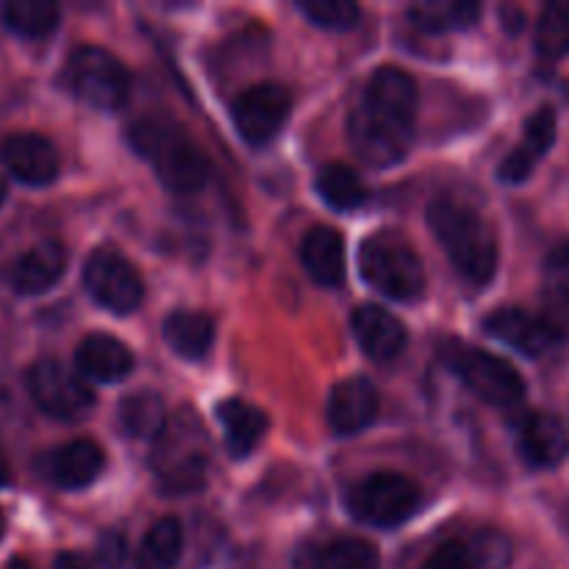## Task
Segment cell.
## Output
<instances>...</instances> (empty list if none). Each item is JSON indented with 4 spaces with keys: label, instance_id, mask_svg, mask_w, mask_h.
Returning a JSON list of instances; mask_svg holds the SVG:
<instances>
[{
    "label": "cell",
    "instance_id": "cell-36",
    "mask_svg": "<svg viewBox=\"0 0 569 569\" xmlns=\"http://www.w3.org/2000/svg\"><path fill=\"white\" fill-rule=\"evenodd\" d=\"M100 567L103 569H120L122 561H126V539L117 537V533H106L100 539Z\"/></svg>",
    "mask_w": 569,
    "mask_h": 569
},
{
    "label": "cell",
    "instance_id": "cell-37",
    "mask_svg": "<svg viewBox=\"0 0 569 569\" xmlns=\"http://www.w3.org/2000/svg\"><path fill=\"white\" fill-rule=\"evenodd\" d=\"M53 569H94L92 561L83 559L81 553H61L59 559L53 561Z\"/></svg>",
    "mask_w": 569,
    "mask_h": 569
},
{
    "label": "cell",
    "instance_id": "cell-33",
    "mask_svg": "<svg viewBox=\"0 0 569 569\" xmlns=\"http://www.w3.org/2000/svg\"><path fill=\"white\" fill-rule=\"evenodd\" d=\"M298 9L315 26L328 28V31H350L359 22V6L353 0H303Z\"/></svg>",
    "mask_w": 569,
    "mask_h": 569
},
{
    "label": "cell",
    "instance_id": "cell-5",
    "mask_svg": "<svg viewBox=\"0 0 569 569\" xmlns=\"http://www.w3.org/2000/svg\"><path fill=\"white\" fill-rule=\"evenodd\" d=\"M361 278L392 300H417L426 289V270L415 250L392 237H372L361 244Z\"/></svg>",
    "mask_w": 569,
    "mask_h": 569
},
{
    "label": "cell",
    "instance_id": "cell-26",
    "mask_svg": "<svg viewBox=\"0 0 569 569\" xmlns=\"http://www.w3.org/2000/svg\"><path fill=\"white\" fill-rule=\"evenodd\" d=\"M481 6L472 0H428V3L411 6L409 17L420 31L426 33H450L467 31L478 22Z\"/></svg>",
    "mask_w": 569,
    "mask_h": 569
},
{
    "label": "cell",
    "instance_id": "cell-15",
    "mask_svg": "<svg viewBox=\"0 0 569 569\" xmlns=\"http://www.w3.org/2000/svg\"><path fill=\"white\" fill-rule=\"evenodd\" d=\"M483 328H487L489 337L520 350L528 359H539V356H545L559 345L548 322L526 309H498L495 315L487 317Z\"/></svg>",
    "mask_w": 569,
    "mask_h": 569
},
{
    "label": "cell",
    "instance_id": "cell-13",
    "mask_svg": "<svg viewBox=\"0 0 569 569\" xmlns=\"http://www.w3.org/2000/svg\"><path fill=\"white\" fill-rule=\"evenodd\" d=\"M517 448L531 467L550 470L569 456V428L548 411H531L517 422Z\"/></svg>",
    "mask_w": 569,
    "mask_h": 569
},
{
    "label": "cell",
    "instance_id": "cell-35",
    "mask_svg": "<svg viewBox=\"0 0 569 569\" xmlns=\"http://www.w3.org/2000/svg\"><path fill=\"white\" fill-rule=\"evenodd\" d=\"M422 569H476V565L465 542H448L428 556Z\"/></svg>",
    "mask_w": 569,
    "mask_h": 569
},
{
    "label": "cell",
    "instance_id": "cell-19",
    "mask_svg": "<svg viewBox=\"0 0 569 569\" xmlns=\"http://www.w3.org/2000/svg\"><path fill=\"white\" fill-rule=\"evenodd\" d=\"M353 333L372 361H395L406 350L409 333L395 315L381 306H359L353 315Z\"/></svg>",
    "mask_w": 569,
    "mask_h": 569
},
{
    "label": "cell",
    "instance_id": "cell-25",
    "mask_svg": "<svg viewBox=\"0 0 569 569\" xmlns=\"http://www.w3.org/2000/svg\"><path fill=\"white\" fill-rule=\"evenodd\" d=\"M542 317L556 339L569 337V248L553 250L548 259V283L542 292Z\"/></svg>",
    "mask_w": 569,
    "mask_h": 569
},
{
    "label": "cell",
    "instance_id": "cell-2",
    "mask_svg": "<svg viewBox=\"0 0 569 569\" xmlns=\"http://www.w3.org/2000/svg\"><path fill=\"white\" fill-rule=\"evenodd\" d=\"M131 144L144 161L156 170L159 181L176 194H192L209 178L206 156L167 122L144 120L131 128Z\"/></svg>",
    "mask_w": 569,
    "mask_h": 569
},
{
    "label": "cell",
    "instance_id": "cell-34",
    "mask_svg": "<svg viewBox=\"0 0 569 569\" xmlns=\"http://www.w3.org/2000/svg\"><path fill=\"white\" fill-rule=\"evenodd\" d=\"M476 569H506L511 561V545L503 533L483 531L467 545Z\"/></svg>",
    "mask_w": 569,
    "mask_h": 569
},
{
    "label": "cell",
    "instance_id": "cell-22",
    "mask_svg": "<svg viewBox=\"0 0 569 569\" xmlns=\"http://www.w3.org/2000/svg\"><path fill=\"white\" fill-rule=\"evenodd\" d=\"M365 103L389 111V114L400 117V120L417 122L420 94H417V83L409 72L398 70V67H381L370 78V83H367Z\"/></svg>",
    "mask_w": 569,
    "mask_h": 569
},
{
    "label": "cell",
    "instance_id": "cell-11",
    "mask_svg": "<svg viewBox=\"0 0 569 569\" xmlns=\"http://www.w3.org/2000/svg\"><path fill=\"white\" fill-rule=\"evenodd\" d=\"M289 111H292V94L283 83H256L244 89L233 103V126L244 142L264 144L281 131L283 122L289 120Z\"/></svg>",
    "mask_w": 569,
    "mask_h": 569
},
{
    "label": "cell",
    "instance_id": "cell-32",
    "mask_svg": "<svg viewBox=\"0 0 569 569\" xmlns=\"http://www.w3.org/2000/svg\"><path fill=\"white\" fill-rule=\"evenodd\" d=\"M315 569H381V556L365 539H339L320 550Z\"/></svg>",
    "mask_w": 569,
    "mask_h": 569
},
{
    "label": "cell",
    "instance_id": "cell-14",
    "mask_svg": "<svg viewBox=\"0 0 569 569\" xmlns=\"http://www.w3.org/2000/svg\"><path fill=\"white\" fill-rule=\"evenodd\" d=\"M378 389L367 378H345L328 392V426L339 437L370 428L378 417Z\"/></svg>",
    "mask_w": 569,
    "mask_h": 569
},
{
    "label": "cell",
    "instance_id": "cell-18",
    "mask_svg": "<svg viewBox=\"0 0 569 569\" xmlns=\"http://www.w3.org/2000/svg\"><path fill=\"white\" fill-rule=\"evenodd\" d=\"M103 450L92 439H76L44 456L42 470L56 487L72 492V489L89 487L103 472Z\"/></svg>",
    "mask_w": 569,
    "mask_h": 569
},
{
    "label": "cell",
    "instance_id": "cell-41",
    "mask_svg": "<svg viewBox=\"0 0 569 569\" xmlns=\"http://www.w3.org/2000/svg\"><path fill=\"white\" fill-rule=\"evenodd\" d=\"M3 531H6V520H3V515H0V537H3Z\"/></svg>",
    "mask_w": 569,
    "mask_h": 569
},
{
    "label": "cell",
    "instance_id": "cell-31",
    "mask_svg": "<svg viewBox=\"0 0 569 569\" xmlns=\"http://www.w3.org/2000/svg\"><path fill=\"white\" fill-rule=\"evenodd\" d=\"M537 50L545 59L569 56V0H553L537 22Z\"/></svg>",
    "mask_w": 569,
    "mask_h": 569
},
{
    "label": "cell",
    "instance_id": "cell-3",
    "mask_svg": "<svg viewBox=\"0 0 569 569\" xmlns=\"http://www.w3.org/2000/svg\"><path fill=\"white\" fill-rule=\"evenodd\" d=\"M442 359L472 395L489 406H515L526 398V381L511 361L467 342H448Z\"/></svg>",
    "mask_w": 569,
    "mask_h": 569
},
{
    "label": "cell",
    "instance_id": "cell-6",
    "mask_svg": "<svg viewBox=\"0 0 569 569\" xmlns=\"http://www.w3.org/2000/svg\"><path fill=\"white\" fill-rule=\"evenodd\" d=\"M64 83L76 98L103 111L120 109L131 92V76L126 64L114 53L94 44H83L70 56Z\"/></svg>",
    "mask_w": 569,
    "mask_h": 569
},
{
    "label": "cell",
    "instance_id": "cell-40",
    "mask_svg": "<svg viewBox=\"0 0 569 569\" xmlns=\"http://www.w3.org/2000/svg\"><path fill=\"white\" fill-rule=\"evenodd\" d=\"M6 194H9V187H6V181H3V178H0V206H3Z\"/></svg>",
    "mask_w": 569,
    "mask_h": 569
},
{
    "label": "cell",
    "instance_id": "cell-23",
    "mask_svg": "<svg viewBox=\"0 0 569 569\" xmlns=\"http://www.w3.org/2000/svg\"><path fill=\"white\" fill-rule=\"evenodd\" d=\"M217 420H220L226 445L231 456H248L267 433L264 411L250 406L248 400L228 398L217 406Z\"/></svg>",
    "mask_w": 569,
    "mask_h": 569
},
{
    "label": "cell",
    "instance_id": "cell-17",
    "mask_svg": "<svg viewBox=\"0 0 569 569\" xmlns=\"http://www.w3.org/2000/svg\"><path fill=\"white\" fill-rule=\"evenodd\" d=\"M556 111L553 106H542L539 111H533L531 120L526 122V133H522V142L500 161L498 178L506 183H522L531 178V172L537 170V164L542 161V156L553 148L556 142Z\"/></svg>",
    "mask_w": 569,
    "mask_h": 569
},
{
    "label": "cell",
    "instance_id": "cell-28",
    "mask_svg": "<svg viewBox=\"0 0 569 569\" xmlns=\"http://www.w3.org/2000/svg\"><path fill=\"white\" fill-rule=\"evenodd\" d=\"M3 22L17 37H48L59 26V6L53 0H11L3 6Z\"/></svg>",
    "mask_w": 569,
    "mask_h": 569
},
{
    "label": "cell",
    "instance_id": "cell-38",
    "mask_svg": "<svg viewBox=\"0 0 569 569\" xmlns=\"http://www.w3.org/2000/svg\"><path fill=\"white\" fill-rule=\"evenodd\" d=\"M11 481V472H9V465H6V459L0 456V487H6V483Z\"/></svg>",
    "mask_w": 569,
    "mask_h": 569
},
{
    "label": "cell",
    "instance_id": "cell-12",
    "mask_svg": "<svg viewBox=\"0 0 569 569\" xmlns=\"http://www.w3.org/2000/svg\"><path fill=\"white\" fill-rule=\"evenodd\" d=\"M0 164L28 187H48L61 170L59 150L42 133H11L0 142Z\"/></svg>",
    "mask_w": 569,
    "mask_h": 569
},
{
    "label": "cell",
    "instance_id": "cell-16",
    "mask_svg": "<svg viewBox=\"0 0 569 569\" xmlns=\"http://www.w3.org/2000/svg\"><path fill=\"white\" fill-rule=\"evenodd\" d=\"M67 270V250L59 242H42L6 267V283L17 295H42L59 283Z\"/></svg>",
    "mask_w": 569,
    "mask_h": 569
},
{
    "label": "cell",
    "instance_id": "cell-10",
    "mask_svg": "<svg viewBox=\"0 0 569 569\" xmlns=\"http://www.w3.org/2000/svg\"><path fill=\"white\" fill-rule=\"evenodd\" d=\"M83 287L103 309L131 315L142 306L144 283L137 267L114 250H94L83 267Z\"/></svg>",
    "mask_w": 569,
    "mask_h": 569
},
{
    "label": "cell",
    "instance_id": "cell-24",
    "mask_svg": "<svg viewBox=\"0 0 569 569\" xmlns=\"http://www.w3.org/2000/svg\"><path fill=\"white\" fill-rule=\"evenodd\" d=\"M164 342L181 359L198 361L214 345V322L200 311H172L164 320Z\"/></svg>",
    "mask_w": 569,
    "mask_h": 569
},
{
    "label": "cell",
    "instance_id": "cell-30",
    "mask_svg": "<svg viewBox=\"0 0 569 569\" xmlns=\"http://www.w3.org/2000/svg\"><path fill=\"white\" fill-rule=\"evenodd\" d=\"M317 192L331 209L353 211L365 206L367 187L350 167L345 164H326L317 172Z\"/></svg>",
    "mask_w": 569,
    "mask_h": 569
},
{
    "label": "cell",
    "instance_id": "cell-4",
    "mask_svg": "<svg viewBox=\"0 0 569 569\" xmlns=\"http://www.w3.org/2000/svg\"><path fill=\"white\" fill-rule=\"evenodd\" d=\"M156 476L167 492H194L203 487L209 470V448L198 417L172 422L161 431V445L153 456Z\"/></svg>",
    "mask_w": 569,
    "mask_h": 569
},
{
    "label": "cell",
    "instance_id": "cell-7",
    "mask_svg": "<svg viewBox=\"0 0 569 569\" xmlns=\"http://www.w3.org/2000/svg\"><path fill=\"white\" fill-rule=\"evenodd\" d=\"M348 142L365 164L392 167L406 159L415 142V122L361 100L348 120Z\"/></svg>",
    "mask_w": 569,
    "mask_h": 569
},
{
    "label": "cell",
    "instance_id": "cell-21",
    "mask_svg": "<svg viewBox=\"0 0 569 569\" xmlns=\"http://www.w3.org/2000/svg\"><path fill=\"white\" fill-rule=\"evenodd\" d=\"M300 261L303 270L322 287H339L348 272V256H345L342 233L333 228H311L300 242Z\"/></svg>",
    "mask_w": 569,
    "mask_h": 569
},
{
    "label": "cell",
    "instance_id": "cell-20",
    "mask_svg": "<svg viewBox=\"0 0 569 569\" xmlns=\"http://www.w3.org/2000/svg\"><path fill=\"white\" fill-rule=\"evenodd\" d=\"M76 367L87 381L117 383L133 370V353L109 333H92L78 345Z\"/></svg>",
    "mask_w": 569,
    "mask_h": 569
},
{
    "label": "cell",
    "instance_id": "cell-39",
    "mask_svg": "<svg viewBox=\"0 0 569 569\" xmlns=\"http://www.w3.org/2000/svg\"><path fill=\"white\" fill-rule=\"evenodd\" d=\"M9 569H31V565H28L26 559H14V561H11V565H9Z\"/></svg>",
    "mask_w": 569,
    "mask_h": 569
},
{
    "label": "cell",
    "instance_id": "cell-29",
    "mask_svg": "<svg viewBox=\"0 0 569 569\" xmlns=\"http://www.w3.org/2000/svg\"><path fill=\"white\" fill-rule=\"evenodd\" d=\"M120 422L131 437L156 439L167 428V409L156 392H133L120 403Z\"/></svg>",
    "mask_w": 569,
    "mask_h": 569
},
{
    "label": "cell",
    "instance_id": "cell-8",
    "mask_svg": "<svg viewBox=\"0 0 569 569\" xmlns=\"http://www.w3.org/2000/svg\"><path fill=\"white\" fill-rule=\"evenodd\" d=\"M420 506V489L398 472H376L356 483L348 495V511L365 526L395 528Z\"/></svg>",
    "mask_w": 569,
    "mask_h": 569
},
{
    "label": "cell",
    "instance_id": "cell-1",
    "mask_svg": "<svg viewBox=\"0 0 569 569\" xmlns=\"http://www.w3.org/2000/svg\"><path fill=\"white\" fill-rule=\"evenodd\" d=\"M428 226L467 281L476 287L492 281L500 259L498 237L472 206L448 198L433 200L428 206Z\"/></svg>",
    "mask_w": 569,
    "mask_h": 569
},
{
    "label": "cell",
    "instance_id": "cell-27",
    "mask_svg": "<svg viewBox=\"0 0 569 569\" xmlns=\"http://www.w3.org/2000/svg\"><path fill=\"white\" fill-rule=\"evenodd\" d=\"M183 553V528L176 517H164L144 533L137 553V569H176Z\"/></svg>",
    "mask_w": 569,
    "mask_h": 569
},
{
    "label": "cell",
    "instance_id": "cell-9",
    "mask_svg": "<svg viewBox=\"0 0 569 569\" xmlns=\"http://www.w3.org/2000/svg\"><path fill=\"white\" fill-rule=\"evenodd\" d=\"M26 389L39 411L56 420H78L94 406L87 378L56 359L33 361L26 372Z\"/></svg>",
    "mask_w": 569,
    "mask_h": 569
}]
</instances>
